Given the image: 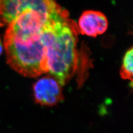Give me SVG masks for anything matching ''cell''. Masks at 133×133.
Instances as JSON below:
<instances>
[{
    "label": "cell",
    "instance_id": "obj_1",
    "mask_svg": "<svg viewBox=\"0 0 133 133\" xmlns=\"http://www.w3.org/2000/svg\"><path fill=\"white\" fill-rule=\"evenodd\" d=\"M55 18L27 10L8 24L4 45L11 68L32 78L48 72L44 28L50 20Z\"/></svg>",
    "mask_w": 133,
    "mask_h": 133
},
{
    "label": "cell",
    "instance_id": "obj_2",
    "mask_svg": "<svg viewBox=\"0 0 133 133\" xmlns=\"http://www.w3.org/2000/svg\"><path fill=\"white\" fill-rule=\"evenodd\" d=\"M77 25L68 14L51 19L45 24L48 72L63 86L74 74L78 65Z\"/></svg>",
    "mask_w": 133,
    "mask_h": 133
},
{
    "label": "cell",
    "instance_id": "obj_3",
    "mask_svg": "<svg viewBox=\"0 0 133 133\" xmlns=\"http://www.w3.org/2000/svg\"><path fill=\"white\" fill-rule=\"evenodd\" d=\"M27 10L38 12L52 18L66 12L55 0H0V24H9Z\"/></svg>",
    "mask_w": 133,
    "mask_h": 133
},
{
    "label": "cell",
    "instance_id": "obj_4",
    "mask_svg": "<svg viewBox=\"0 0 133 133\" xmlns=\"http://www.w3.org/2000/svg\"><path fill=\"white\" fill-rule=\"evenodd\" d=\"M33 94L36 103L45 107L56 105L64 98L62 85L51 75L36 82L33 85Z\"/></svg>",
    "mask_w": 133,
    "mask_h": 133
},
{
    "label": "cell",
    "instance_id": "obj_5",
    "mask_svg": "<svg viewBox=\"0 0 133 133\" xmlns=\"http://www.w3.org/2000/svg\"><path fill=\"white\" fill-rule=\"evenodd\" d=\"M108 26V22L104 15L99 11L89 10L82 14L77 28L81 34L94 37L103 34Z\"/></svg>",
    "mask_w": 133,
    "mask_h": 133
},
{
    "label": "cell",
    "instance_id": "obj_6",
    "mask_svg": "<svg viewBox=\"0 0 133 133\" xmlns=\"http://www.w3.org/2000/svg\"><path fill=\"white\" fill-rule=\"evenodd\" d=\"M133 49L131 47L126 52L124 56L122 67L120 70V75L124 80H129L132 82V55Z\"/></svg>",
    "mask_w": 133,
    "mask_h": 133
},
{
    "label": "cell",
    "instance_id": "obj_7",
    "mask_svg": "<svg viewBox=\"0 0 133 133\" xmlns=\"http://www.w3.org/2000/svg\"><path fill=\"white\" fill-rule=\"evenodd\" d=\"M3 51V45H2V42L1 41V38H0V55H1V53H2Z\"/></svg>",
    "mask_w": 133,
    "mask_h": 133
}]
</instances>
